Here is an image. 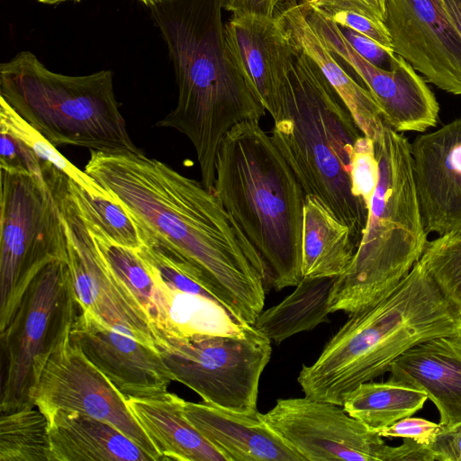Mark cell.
Masks as SVG:
<instances>
[{"mask_svg": "<svg viewBox=\"0 0 461 461\" xmlns=\"http://www.w3.org/2000/svg\"><path fill=\"white\" fill-rule=\"evenodd\" d=\"M84 170L123 207L142 242L192 265L227 311L254 324L265 303V266L213 191L143 152L90 150Z\"/></svg>", "mask_w": 461, "mask_h": 461, "instance_id": "1", "label": "cell"}, {"mask_svg": "<svg viewBox=\"0 0 461 461\" xmlns=\"http://www.w3.org/2000/svg\"><path fill=\"white\" fill-rule=\"evenodd\" d=\"M149 8L167 46L177 86L176 107L156 126L188 138L201 182L213 191L223 138L242 122H260L266 109L227 40L223 0H161Z\"/></svg>", "mask_w": 461, "mask_h": 461, "instance_id": "2", "label": "cell"}, {"mask_svg": "<svg viewBox=\"0 0 461 461\" xmlns=\"http://www.w3.org/2000/svg\"><path fill=\"white\" fill-rule=\"evenodd\" d=\"M297 382L304 396L343 405L359 384L389 372L392 363L424 340L461 331V313L420 262L385 297L348 314Z\"/></svg>", "mask_w": 461, "mask_h": 461, "instance_id": "3", "label": "cell"}, {"mask_svg": "<svg viewBox=\"0 0 461 461\" xmlns=\"http://www.w3.org/2000/svg\"><path fill=\"white\" fill-rule=\"evenodd\" d=\"M213 193L261 258L266 286H295L303 278L305 193L258 121H245L223 138Z\"/></svg>", "mask_w": 461, "mask_h": 461, "instance_id": "4", "label": "cell"}, {"mask_svg": "<svg viewBox=\"0 0 461 461\" xmlns=\"http://www.w3.org/2000/svg\"><path fill=\"white\" fill-rule=\"evenodd\" d=\"M363 133L316 63L301 49L283 117L271 138L305 193L320 198L360 241L368 208L352 192L351 161Z\"/></svg>", "mask_w": 461, "mask_h": 461, "instance_id": "5", "label": "cell"}, {"mask_svg": "<svg viewBox=\"0 0 461 461\" xmlns=\"http://www.w3.org/2000/svg\"><path fill=\"white\" fill-rule=\"evenodd\" d=\"M379 179L367 220L348 269L334 279L330 313L351 314L389 294L411 272L427 245L418 202L411 144L385 122L374 141Z\"/></svg>", "mask_w": 461, "mask_h": 461, "instance_id": "6", "label": "cell"}, {"mask_svg": "<svg viewBox=\"0 0 461 461\" xmlns=\"http://www.w3.org/2000/svg\"><path fill=\"white\" fill-rule=\"evenodd\" d=\"M0 96L56 147L142 152L126 129L110 70L63 75L23 50L0 65Z\"/></svg>", "mask_w": 461, "mask_h": 461, "instance_id": "7", "label": "cell"}, {"mask_svg": "<svg viewBox=\"0 0 461 461\" xmlns=\"http://www.w3.org/2000/svg\"><path fill=\"white\" fill-rule=\"evenodd\" d=\"M0 332L34 276L50 261H67L65 226L45 178L0 168Z\"/></svg>", "mask_w": 461, "mask_h": 461, "instance_id": "8", "label": "cell"}, {"mask_svg": "<svg viewBox=\"0 0 461 461\" xmlns=\"http://www.w3.org/2000/svg\"><path fill=\"white\" fill-rule=\"evenodd\" d=\"M156 346L176 377L203 402L244 414L258 412L261 375L271 340L252 325L243 335L156 334Z\"/></svg>", "mask_w": 461, "mask_h": 461, "instance_id": "9", "label": "cell"}, {"mask_svg": "<svg viewBox=\"0 0 461 461\" xmlns=\"http://www.w3.org/2000/svg\"><path fill=\"white\" fill-rule=\"evenodd\" d=\"M80 312L66 260L53 259L32 279L5 329L0 410L35 406L30 397L35 362L70 335Z\"/></svg>", "mask_w": 461, "mask_h": 461, "instance_id": "10", "label": "cell"}, {"mask_svg": "<svg viewBox=\"0 0 461 461\" xmlns=\"http://www.w3.org/2000/svg\"><path fill=\"white\" fill-rule=\"evenodd\" d=\"M263 420L305 461H420L422 447L403 438L388 446L342 405L310 397L278 399Z\"/></svg>", "mask_w": 461, "mask_h": 461, "instance_id": "11", "label": "cell"}, {"mask_svg": "<svg viewBox=\"0 0 461 461\" xmlns=\"http://www.w3.org/2000/svg\"><path fill=\"white\" fill-rule=\"evenodd\" d=\"M44 177L56 198L65 226L67 263L80 310L158 348L156 333L145 312L96 247L68 177L52 166L45 168Z\"/></svg>", "mask_w": 461, "mask_h": 461, "instance_id": "12", "label": "cell"}, {"mask_svg": "<svg viewBox=\"0 0 461 461\" xmlns=\"http://www.w3.org/2000/svg\"><path fill=\"white\" fill-rule=\"evenodd\" d=\"M30 397L46 417L64 410L106 421L154 461H162L131 414L125 396L71 341L70 335L35 362Z\"/></svg>", "mask_w": 461, "mask_h": 461, "instance_id": "13", "label": "cell"}, {"mask_svg": "<svg viewBox=\"0 0 461 461\" xmlns=\"http://www.w3.org/2000/svg\"><path fill=\"white\" fill-rule=\"evenodd\" d=\"M302 6L330 50L354 71L371 93L391 128L398 132H422L436 125L438 103L427 81L409 62L394 54L389 68L374 65L351 46L329 15L314 6Z\"/></svg>", "mask_w": 461, "mask_h": 461, "instance_id": "14", "label": "cell"}, {"mask_svg": "<svg viewBox=\"0 0 461 461\" xmlns=\"http://www.w3.org/2000/svg\"><path fill=\"white\" fill-rule=\"evenodd\" d=\"M395 54L438 88L461 95V40L438 0H386Z\"/></svg>", "mask_w": 461, "mask_h": 461, "instance_id": "15", "label": "cell"}, {"mask_svg": "<svg viewBox=\"0 0 461 461\" xmlns=\"http://www.w3.org/2000/svg\"><path fill=\"white\" fill-rule=\"evenodd\" d=\"M70 339L126 399L166 393L176 381L158 348L113 329L90 312L80 310Z\"/></svg>", "mask_w": 461, "mask_h": 461, "instance_id": "16", "label": "cell"}, {"mask_svg": "<svg viewBox=\"0 0 461 461\" xmlns=\"http://www.w3.org/2000/svg\"><path fill=\"white\" fill-rule=\"evenodd\" d=\"M229 44L273 118L285 111L290 75L300 48L282 17L232 14L225 23Z\"/></svg>", "mask_w": 461, "mask_h": 461, "instance_id": "17", "label": "cell"}, {"mask_svg": "<svg viewBox=\"0 0 461 461\" xmlns=\"http://www.w3.org/2000/svg\"><path fill=\"white\" fill-rule=\"evenodd\" d=\"M411 154L426 231H461V118L416 137Z\"/></svg>", "mask_w": 461, "mask_h": 461, "instance_id": "18", "label": "cell"}, {"mask_svg": "<svg viewBox=\"0 0 461 461\" xmlns=\"http://www.w3.org/2000/svg\"><path fill=\"white\" fill-rule=\"evenodd\" d=\"M390 378L423 391L441 428L461 422V331L418 343L391 365Z\"/></svg>", "mask_w": 461, "mask_h": 461, "instance_id": "19", "label": "cell"}, {"mask_svg": "<svg viewBox=\"0 0 461 461\" xmlns=\"http://www.w3.org/2000/svg\"><path fill=\"white\" fill-rule=\"evenodd\" d=\"M184 413L229 461H305L262 418L213 404L185 401Z\"/></svg>", "mask_w": 461, "mask_h": 461, "instance_id": "20", "label": "cell"}, {"mask_svg": "<svg viewBox=\"0 0 461 461\" xmlns=\"http://www.w3.org/2000/svg\"><path fill=\"white\" fill-rule=\"evenodd\" d=\"M184 403V399L169 392L127 399L131 414L162 461H229L187 420Z\"/></svg>", "mask_w": 461, "mask_h": 461, "instance_id": "21", "label": "cell"}, {"mask_svg": "<svg viewBox=\"0 0 461 461\" xmlns=\"http://www.w3.org/2000/svg\"><path fill=\"white\" fill-rule=\"evenodd\" d=\"M46 418L52 461H154L106 421L64 410Z\"/></svg>", "mask_w": 461, "mask_h": 461, "instance_id": "22", "label": "cell"}, {"mask_svg": "<svg viewBox=\"0 0 461 461\" xmlns=\"http://www.w3.org/2000/svg\"><path fill=\"white\" fill-rule=\"evenodd\" d=\"M281 17L295 43L316 63L341 98L363 135L375 141L382 133L384 121L371 93L330 50L309 22L302 5L287 11Z\"/></svg>", "mask_w": 461, "mask_h": 461, "instance_id": "23", "label": "cell"}, {"mask_svg": "<svg viewBox=\"0 0 461 461\" xmlns=\"http://www.w3.org/2000/svg\"><path fill=\"white\" fill-rule=\"evenodd\" d=\"M359 240L317 196L305 194L302 233V274L332 277L349 267Z\"/></svg>", "mask_w": 461, "mask_h": 461, "instance_id": "24", "label": "cell"}, {"mask_svg": "<svg viewBox=\"0 0 461 461\" xmlns=\"http://www.w3.org/2000/svg\"><path fill=\"white\" fill-rule=\"evenodd\" d=\"M332 277H305L279 303L262 311L252 325L276 344L329 322Z\"/></svg>", "mask_w": 461, "mask_h": 461, "instance_id": "25", "label": "cell"}, {"mask_svg": "<svg viewBox=\"0 0 461 461\" xmlns=\"http://www.w3.org/2000/svg\"><path fill=\"white\" fill-rule=\"evenodd\" d=\"M427 399L423 391L389 378L385 382L359 384L342 406L352 417L376 430L413 415Z\"/></svg>", "mask_w": 461, "mask_h": 461, "instance_id": "26", "label": "cell"}, {"mask_svg": "<svg viewBox=\"0 0 461 461\" xmlns=\"http://www.w3.org/2000/svg\"><path fill=\"white\" fill-rule=\"evenodd\" d=\"M82 214L103 258L139 302L155 333L165 332L167 321L162 294L146 263L135 249L113 242L95 223Z\"/></svg>", "mask_w": 461, "mask_h": 461, "instance_id": "27", "label": "cell"}, {"mask_svg": "<svg viewBox=\"0 0 461 461\" xmlns=\"http://www.w3.org/2000/svg\"><path fill=\"white\" fill-rule=\"evenodd\" d=\"M35 408L1 413L0 461H52L48 420Z\"/></svg>", "mask_w": 461, "mask_h": 461, "instance_id": "28", "label": "cell"}, {"mask_svg": "<svg viewBox=\"0 0 461 461\" xmlns=\"http://www.w3.org/2000/svg\"><path fill=\"white\" fill-rule=\"evenodd\" d=\"M0 130L16 137L44 164H50L92 195L111 198L109 193L85 170L67 159L49 140L26 122L0 96Z\"/></svg>", "mask_w": 461, "mask_h": 461, "instance_id": "29", "label": "cell"}, {"mask_svg": "<svg viewBox=\"0 0 461 461\" xmlns=\"http://www.w3.org/2000/svg\"><path fill=\"white\" fill-rule=\"evenodd\" d=\"M420 262L444 297L461 313V231L428 241Z\"/></svg>", "mask_w": 461, "mask_h": 461, "instance_id": "30", "label": "cell"}, {"mask_svg": "<svg viewBox=\"0 0 461 461\" xmlns=\"http://www.w3.org/2000/svg\"><path fill=\"white\" fill-rule=\"evenodd\" d=\"M68 185L84 215L111 240L133 249L141 246L138 229L121 204L110 198L92 195L70 179Z\"/></svg>", "mask_w": 461, "mask_h": 461, "instance_id": "31", "label": "cell"}, {"mask_svg": "<svg viewBox=\"0 0 461 461\" xmlns=\"http://www.w3.org/2000/svg\"><path fill=\"white\" fill-rule=\"evenodd\" d=\"M379 179V164L374 140L360 136L354 147L351 161V184L354 195L369 208Z\"/></svg>", "mask_w": 461, "mask_h": 461, "instance_id": "32", "label": "cell"}, {"mask_svg": "<svg viewBox=\"0 0 461 461\" xmlns=\"http://www.w3.org/2000/svg\"><path fill=\"white\" fill-rule=\"evenodd\" d=\"M0 168L45 178L42 162L33 150L3 130H0Z\"/></svg>", "mask_w": 461, "mask_h": 461, "instance_id": "33", "label": "cell"}, {"mask_svg": "<svg viewBox=\"0 0 461 461\" xmlns=\"http://www.w3.org/2000/svg\"><path fill=\"white\" fill-rule=\"evenodd\" d=\"M329 16L339 28L350 29L393 51L391 36L384 23L348 10L338 11Z\"/></svg>", "mask_w": 461, "mask_h": 461, "instance_id": "34", "label": "cell"}, {"mask_svg": "<svg viewBox=\"0 0 461 461\" xmlns=\"http://www.w3.org/2000/svg\"><path fill=\"white\" fill-rule=\"evenodd\" d=\"M439 429V423L409 416L376 431L382 438H410L418 444L429 446L435 440Z\"/></svg>", "mask_w": 461, "mask_h": 461, "instance_id": "35", "label": "cell"}, {"mask_svg": "<svg viewBox=\"0 0 461 461\" xmlns=\"http://www.w3.org/2000/svg\"><path fill=\"white\" fill-rule=\"evenodd\" d=\"M303 4L314 6L328 15L348 10L374 21L384 23L386 20V0H303Z\"/></svg>", "mask_w": 461, "mask_h": 461, "instance_id": "36", "label": "cell"}, {"mask_svg": "<svg viewBox=\"0 0 461 461\" xmlns=\"http://www.w3.org/2000/svg\"><path fill=\"white\" fill-rule=\"evenodd\" d=\"M303 0H223V9L232 14H255L281 17L287 11L300 6Z\"/></svg>", "mask_w": 461, "mask_h": 461, "instance_id": "37", "label": "cell"}, {"mask_svg": "<svg viewBox=\"0 0 461 461\" xmlns=\"http://www.w3.org/2000/svg\"><path fill=\"white\" fill-rule=\"evenodd\" d=\"M340 29L348 41L363 58L379 68L385 69L390 68L394 51L384 48L373 40L350 29Z\"/></svg>", "mask_w": 461, "mask_h": 461, "instance_id": "38", "label": "cell"}, {"mask_svg": "<svg viewBox=\"0 0 461 461\" xmlns=\"http://www.w3.org/2000/svg\"><path fill=\"white\" fill-rule=\"evenodd\" d=\"M433 461H461V422L448 429H440L428 446Z\"/></svg>", "mask_w": 461, "mask_h": 461, "instance_id": "39", "label": "cell"}, {"mask_svg": "<svg viewBox=\"0 0 461 461\" xmlns=\"http://www.w3.org/2000/svg\"><path fill=\"white\" fill-rule=\"evenodd\" d=\"M438 3L461 40V0H438Z\"/></svg>", "mask_w": 461, "mask_h": 461, "instance_id": "40", "label": "cell"}, {"mask_svg": "<svg viewBox=\"0 0 461 461\" xmlns=\"http://www.w3.org/2000/svg\"><path fill=\"white\" fill-rule=\"evenodd\" d=\"M38 1L40 3L45 4V5H59V4H61L64 2H68V1L78 3L81 0H38Z\"/></svg>", "mask_w": 461, "mask_h": 461, "instance_id": "41", "label": "cell"}, {"mask_svg": "<svg viewBox=\"0 0 461 461\" xmlns=\"http://www.w3.org/2000/svg\"><path fill=\"white\" fill-rule=\"evenodd\" d=\"M140 2H141L143 5H145L146 6L149 7L150 5L161 1V0H139Z\"/></svg>", "mask_w": 461, "mask_h": 461, "instance_id": "42", "label": "cell"}]
</instances>
